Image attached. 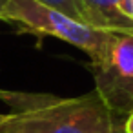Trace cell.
Segmentation results:
<instances>
[{
  "label": "cell",
  "mask_w": 133,
  "mask_h": 133,
  "mask_svg": "<svg viewBox=\"0 0 133 133\" xmlns=\"http://www.w3.org/2000/svg\"><path fill=\"white\" fill-rule=\"evenodd\" d=\"M122 131H124V133H133V111L124 118V122H122Z\"/></svg>",
  "instance_id": "ba28073f"
},
{
  "label": "cell",
  "mask_w": 133,
  "mask_h": 133,
  "mask_svg": "<svg viewBox=\"0 0 133 133\" xmlns=\"http://www.w3.org/2000/svg\"><path fill=\"white\" fill-rule=\"evenodd\" d=\"M0 20L15 26L24 33L64 40L82 49L91 62L104 53L113 35V31L93 28L35 0H4L0 8Z\"/></svg>",
  "instance_id": "7a4b0ae2"
},
{
  "label": "cell",
  "mask_w": 133,
  "mask_h": 133,
  "mask_svg": "<svg viewBox=\"0 0 133 133\" xmlns=\"http://www.w3.org/2000/svg\"><path fill=\"white\" fill-rule=\"evenodd\" d=\"M13 122V111L11 113H0V133H8Z\"/></svg>",
  "instance_id": "52a82bcc"
},
{
  "label": "cell",
  "mask_w": 133,
  "mask_h": 133,
  "mask_svg": "<svg viewBox=\"0 0 133 133\" xmlns=\"http://www.w3.org/2000/svg\"><path fill=\"white\" fill-rule=\"evenodd\" d=\"M35 2H40L48 8H53V9H58L84 24H89L91 26V20H89V15L84 8V4L80 2V0H35ZM95 28V26H93Z\"/></svg>",
  "instance_id": "5b68a950"
},
{
  "label": "cell",
  "mask_w": 133,
  "mask_h": 133,
  "mask_svg": "<svg viewBox=\"0 0 133 133\" xmlns=\"http://www.w3.org/2000/svg\"><path fill=\"white\" fill-rule=\"evenodd\" d=\"M0 8H2V6H0Z\"/></svg>",
  "instance_id": "4fadbf2b"
},
{
  "label": "cell",
  "mask_w": 133,
  "mask_h": 133,
  "mask_svg": "<svg viewBox=\"0 0 133 133\" xmlns=\"http://www.w3.org/2000/svg\"><path fill=\"white\" fill-rule=\"evenodd\" d=\"M8 133H24V131H20V129H9Z\"/></svg>",
  "instance_id": "30bf717a"
},
{
  "label": "cell",
  "mask_w": 133,
  "mask_h": 133,
  "mask_svg": "<svg viewBox=\"0 0 133 133\" xmlns=\"http://www.w3.org/2000/svg\"><path fill=\"white\" fill-rule=\"evenodd\" d=\"M80 2L89 15L91 26L104 31L133 35V18L128 13V0H80Z\"/></svg>",
  "instance_id": "277c9868"
},
{
  "label": "cell",
  "mask_w": 133,
  "mask_h": 133,
  "mask_svg": "<svg viewBox=\"0 0 133 133\" xmlns=\"http://www.w3.org/2000/svg\"><path fill=\"white\" fill-rule=\"evenodd\" d=\"M95 93L118 120L133 111V35L113 33L104 53L89 62Z\"/></svg>",
  "instance_id": "3957f363"
},
{
  "label": "cell",
  "mask_w": 133,
  "mask_h": 133,
  "mask_svg": "<svg viewBox=\"0 0 133 133\" xmlns=\"http://www.w3.org/2000/svg\"><path fill=\"white\" fill-rule=\"evenodd\" d=\"M122 122L111 115L95 89L71 98L33 93L22 109L13 111L9 129L24 133H115Z\"/></svg>",
  "instance_id": "6da1fadb"
},
{
  "label": "cell",
  "mask_w": 133,
  "mask_h": 133,
  "mask_svg": "<svg viewBox=\"0 0 133 133\" xmlns=\"http://www.w3.org/2000/svg\"><path fill=\"white\" fill-rule=\"evenodd\" d=\"M33 93H24V91H9V89H0V100L11 106V111L22 109L29 100Z\"/></svg>",
  "instance_id": "8992f818"
},
{
  "label": "cell",
  "mask_w": 133,
  "mask_h": 133,
  "mask_svg": "<svg viewBox=\"0 0 133 133\" xmlns=\"http://www.w3.org/2000/svg\"><path fill=\"white\" fill-rule=\"evenodd\" d=\"M128 13H129V17L133 18V0H128Z\"/></svg>",
  "instance_id": "9c48e42d"
},
{
  "label": "cell",
  "mask_w": 133,
  "mask_h": 133,
  "mask_svg": "<svg viewBox=\"0 0 133 133\" xmlns=\"http://www.w3.org/2000/svg\"><path fill=\"white\" fill-rule=\"evenodd\" d=\"M115 133H124V131H122V126H120V128H118V129H117Z\"/></svg>",
  "instance_id": "8fae6325"
},
{
  "label": "cell",
  "mask_w": 133,
  "mask_h": 133,
  "mask_svg": "<svg viewBox=\"0 0 133 133\" xmlns=\"http://www.w3.org/2000/svg\"><path fill=\"white\" fill-rule=\"evenodd\" d=\"M2 4H4V0H0V6H2Z\"/></svg>",
  "instance_id": "7c38bea8"
}]
</instances>
